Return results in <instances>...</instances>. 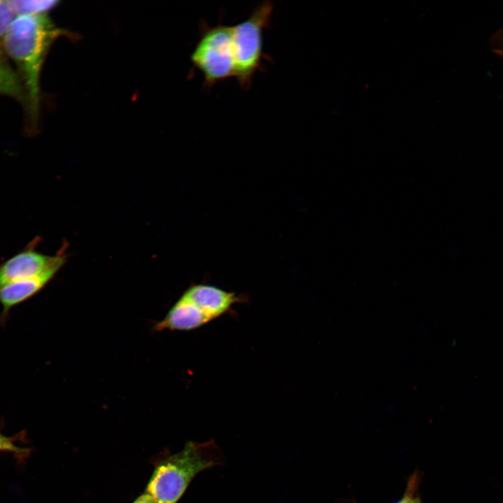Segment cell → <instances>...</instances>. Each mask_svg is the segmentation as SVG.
Returning <instances> with one entry per match:
<instances>
[{"mask_svg": "<svg viewBox=\"0 0 503 503\" xmlns=\"http://www.w3.org/2000/svg\"><path fill=\"white\" fill-rule=\"evenodd\" d=\"M489 45L493 52L503 59V27L492 36Z\"/></svg>", "mask_w": 503, "mask_h": 503, "instance_id": "11", "label": "cell"}, {"mask_svg": "<svg viewBox=\"0 0 503 503\" xmlns=\"http://www.w3.org/2000/svg\"><path fill=\"white\" fill-rule=\"evenodd\" d=\"M417 503H421L419 500H418Z\"/></svg>", "mask_w": 503, "mask_h": 503, "instance_id": "15", "label": "cell"}, {"mask_svg": "<svg viewBox=\"0 0 503 503\" xmlns=\"http://www.w3.org/2000/svg\"><path fill=\"white\" fill-rule=\"evenodd\" d=\"M224 462V454L213 440L188 442L180 451L157 459L145 493L158 503H177L198 473Z\"/></svg>", "mask_w": 503, "mask_h": 503, "instance_id": "2", "label": "cell"}, {"mask_svg": "<svg viewBox=\"0 0 503 503\" xmlns=\"http://www.w3.org/2000/svg\"><path fill=\"white\" fill-rule=\"evenodd\" d=\"M60 268L49 270L42 275L10 282L0 287V302L4 310L28 299L41 290Z\"/></svg>", "mask_w": 503, "mask_h": 503, "instance_id": "7", "label": "cell"}, {"mask_svg": "<svg viewBox=\"0 0 503 503\" xmlns=\"http://www.w3.org/2000/svg\"><path fill=\"white\" fill-rule=\"evenodd\" d=\"M8 3L16 16H18L45 14L54 7L58 1L9 0Z\"/></svg>", "mask_w": 503, "mask_h": 503, "instance_id": "9", "label": "cell"}, {"mask_svg": "<svg viewBox=\"0 0 503 503\" xmlns=\"http://www.w3.org/2000/svg\"><path fill=\"white\" fill-rule=\"evenodd\" d=\"M274 6L271 1L259 3L245 20L232 27L235 78L240 88L248 90L263 60L269 56L263 52V31L270 24Z\"/></svg>", "mask_w": 503, "mask_h": 503, "instance_id": "3", "label": "cell"}, {"mask_svg": "<svg viewBox=\"0 0 503 503\" xmlns=\"http://www.w3.org/2000/svg\"><path fill=\"white\" fill-rule=\"evenodd\" d=\"M15 17L8 1H0V41H3Z\"/></svg>", "mask_w": 503, "mask_h": 503, "instance_id": "10", "label": "cell"}, {"mask_svg": "<svg viewBox=\"0 0 503 503\" xmlns=\"http://www.w3.org/2000/svg\"><path fill=\"white\" fill-rule=\"evenodd\" d=\"M65 256H49L38 252L35 241L0 265V287L12 282L43 274L50 269L61 268Z\"/></svg>", "mask_w": 503, "mask_h": 503, "instance_id": "5", "label": "cell"}, {"mask_svg": "<svg viewBox=\"0 0 503 503\" xmlns=\"http://www.w3.org/2000/svg\"><path fill=\"white\" fill-rule=\"evenodd\" d=\"M418 498H414L410 493H407L404 497L398 503H417Z\"/></svg>", "mask_w": 503, "mask_h": 503, "instance_id": "14", "label": "cell"}, {"mask_svg": "<svg viewBox=\"0 0 503 503\" xmlns=\"http://www.w3.org/2000/svg\"><path fill=\"white\" fill-rule=\"evenodd\" d=\"M6 450L17 452L19 449L17 448L7 438L0 435V451Z\"/></svg>", "mask_w": 503, "mask_h": 503, "instance_id": "12", "label": "cell"}, {"mask_svg": "<svg viewBox=\"0 0 503 503\" xmlns=\"http://www.w3.org/2000/svg\"><path fill=\"white\" fill-rule=\"evenodd\" d=\"M132 503H158L151 495L144 493L138 496Z\"/></svg>", "mask_w": 503, "mask_h": 503, "instance_id": "13", "label": "cell"}, {"mask_svg": "<svg viewBox=\"0 0 503 503\" xmlns=\"http://www.w3.org/2000/svg\"><path fill=\"white\" fill-rule=\"evenodd\" d=\"M191 60L203 75L204 85H214L235 76L232 43V27L221 22L214 27L203 23L201 38Z\"/></svg>", "mask_w": 503, "mask_h": 503, "instance_id": "4", "label": "cell"}, {"mask_svg": "<svg viewBox=\"0 0 503 503\" xmlns=\"http://www.w3.org/2000/svg\"><path fill=\"white\" fill-rule=\"evenodd\" d=\"M59 34L45 14L18 15L3 39L8 54L22 77L28 113L37 118L40 102V73L46 53Z\"/></svg>", "mask_w": 503, "mask_h": 503, "instance_id": "1", "label": "cell"}, {"mask_svg": "<svg viewBox=\"0 0 503 503\" xmlns=\"http://www.w3.org/2000/svg\"><path fill=\"white\" fill-rule=\"evenodd\" d=\"M214 316L200 303L182 295L171 307L164 319L156 323L157 330H191L215 319Z\"/></svg>", "mask_w": 503, "mask_h": 503, "instance_id": "6", "label": "cell"}, {"mask_svg": "<svg viewBox=\"0 0 503 503\" xmlns=\"http://www.w3.org/2000/svg\"><path fill=\"white\" fill-rule=\"evenodd\" d=\"M9 96L27 102L24 87L11 68L0 54V96Z\"/></svg>", "mask_w": 503, "mask_h": 503, "instance_id": "8", "label": "cell"}]
</instances>
